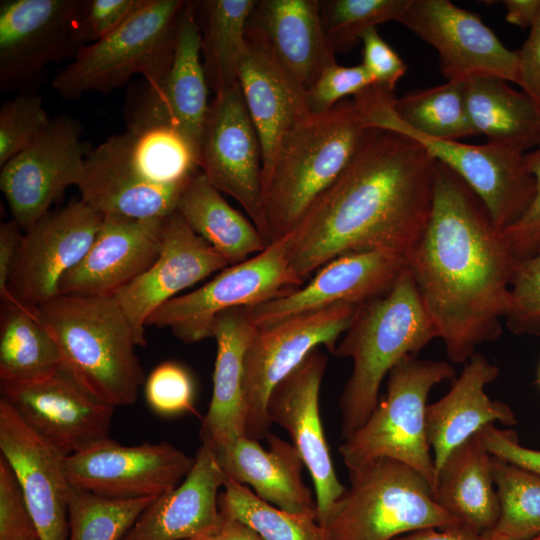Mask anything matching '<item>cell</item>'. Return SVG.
Masks as SVG:
<instances>
[{
    "instance_id": "cell-2",
    "label": "cell",
    "mask_w": 540,
    "mask_h": 540,
    "mask_svg": "<svg viewBox=\"0 0 540 540\" xmlns=\"http://www.w3.org/2000/svg\"><path fill=\"white\" fill-rule=\"evenodd\" d=\"M405 259L450 361L498 339L518 260L481 200L439 162L427 226Z\"/></svg>"
},
{
    "instance_id": "cell-29",
    "label": "cell",
    "mask_w": 540,
    "mask_h": 540,
    "mask_svg": "<svg viewBox=\"0 0 540 540\" xmlns=\"http://www.w3.org/2000/svg\"><path fill=\"white\" fill-rule=\"evenodd\" d=\"M256 329L248 307L222 311L213 322V390L200 428L202 443L213 450L246 436L245 356Z\"/></svg>"
},
{
    "instance_id": "cell-49",
    "label": "cell",
    "mask_w": 540,
    "mask_h": 540,
    "mask_svg": "<svg viewBox=\"0 0 540 540\" xmlns=\"http://www.w3.org/2000/svg\"><path fill=\"white\" fill-rule=\"evenodd\" d=\"M360 41L363 45L362 65L369 72L375 85L394 90L407 71V66L397 52L380 36L376 27L366 30Z\"/></svg>"
},
{
    "instance_id": "cell-1",
    "label": "cell",
    "mask_w": 540,
    "mask_h": 540,
    "mask_svg": "<svg viewBox=\"0 0 540 540\" xmlns=\"http://www.w3.org/2000/svg\"><path fill=\"white\" fill-rule=\"evenodd\" d=\"M436 165L409 137L368 128L347 168L288 233L299 285L344 254L381 250L406 258L430 217Z\"/></svg>"
},
{
    "instance_id": "cell-20",
    "label": "cell",
    "mask_w": 540,
    "mask_h": 540,
    "mask_svg": "<svg viewBox=\"0 0 540 540\" xmlns=\"http://www.w3.org/2000/svg\"><path fill=\"white\" fill-rule=\"evenodd\" d=\"M1 394L28 427L65 455L110 438L116 407L92 396L61 368L1 382Z\"/></svg>"
},
{
    "instance_id": "cell-42",
    "label": "cell",
    "mask_w": 540,
    "mask_h": 540,
    "mask_svg": "<svg viewBox=\"0 0 540 540\" xmlns=\"http://www.w3.org/2000/svg\"><path fill=\"white\" fill-rule=\"evenodd\" d=\"M51 117L37 93L18 94L0 107V167L29 146Z\"/></svg>"
},
{
    "instance_id": "cell-21",
    "label": "cell",
    "mask_w": 540,
    "mask_h": 540,
    "mask_svg": "<svg viewBox=\"0 0 540 540\" xmlns=\"http://www.w3.org/2000/svg\"><path fill=\"white\" fill-rule=\"evenodd\" d=\"M326 366L327 356L314 349L274 388L267 405L269 422L286 430L311 475L320 524L346 490L337 477L320 416Z\"/></svg>"
},
{
    "instance_id": "cell-7",
    "label": "cell",
    "mask_w": 540,
    "mask_h": 540,
    "mask_svg": "<svg viewBox=\"0 0 540 540\" xmlns=\"http://www.w3.org/2000/svg\"><path fill=\"white\" fill-rule=\"evenodd\" d=\"M186 2L143 0L115 31L81 47L56 73L52 88L65 100H77L90 92L110 93L135 75L160 80L173 62Z\"/></svg>"
},
{
    "instance_id": "cell-35",
    "label": "cell",
    "mask_w": 540,
    "mask_h": 540,
    "mask_svg": "<svg viewBox=\"0 0 540 540\" xmlns=\"http://www.w3.org/2000/svg\"><path fill=\"white\" fill-rule=\"evenodd\" d=\"M256 0L196 1L202 63L214 95L238 85V66Z\"/></svg>"
},
{
    "instance_id": "cell-50",
    "label": "cell",
    "mask_w": 540,
    "mask_h": 540,
    "mask_svg": "<svg viewBox=\"0 0 540 540\" xmlns=\"http://www.w3.org/2000/svg\"><path fill=\"white\" fill-rule=\"evenodd\" d=\"M480 437L492 456L540 475V450L522 446L512 430H501L494 424L479 431Z\"/></svg>"
},
{
    "instance_id": "cell-43",
    "label": "cell",
    "mask_w": 540,
    "mask_h": 540,
    "mask_svg": "<svg viewBox=\"0 0 540 540\" xmlns=\"http://www.w3.org/2000/svg\"><path fill=\"white\" fill-rule=\"evenodd\" d=\"M144 395L149 408L160 416L195 412L193 377L177 362L165 361L156 366L145 380Z\"/></svg>"
},
{
    "instance_id": "cell-56",
    "label": "cell",
    "mask_w": 540,
    "mask_h": 540,
    "mask_svg": "<svg viewBox=\"0 0 540 540\" xmlns=\"http://www.w3.org/2000/svg\"><path fill=\"white\" fill-rule=\"evenodd\" d=\"M529 540H540V534L537 535V536H535V537H533V538H531V539H529Z\"/></svg>"
},
{
    "instance_id": "cell-4",
    "label": "cell",
    "mask_w": 540,
    "mask_h": 540,
    "mask_svg": "<svg viewBox=\"0 0 540 540\" xmlns=\"http://www.w3.org/2000/svg\"><path fill=\"white\" fill-rule=\"evenodd\" d=\"M368 128L357 103L345 99L328 111L310 113L282 136L262 172L267 246L288 234L339 178Z\"/></svg>"
},
{
    "instance_id": "cell-31",
    "label": "cell",
    "mask_w": 540,
    "mask_h": 540,
    "mask_svg": "<svg viewBox=\"0 0 540 540\" xmlns=\"http://www.w3.org/2000/svg\"><path fill=\"white\" fill-rule=\"evenodd\" d=\"M238 83L268 167L282 136L311 111L301 88L256 41L247 37Z\"/></svg>"
},
{
    "instance_id": "cell-13",
    "label": "cell",
    "mask_w": 540,
    "mask_h": 540,
    "mask_svg": "<svg viewBox=\"0 0 540 540\" xmlns=\"http://www.w3.org/2000/svg\"><path fill=\"white\" fill-rule=\"evenodd\" d=\"M82 0L0 2V89L35 90L51 64L74 58L82 47L77 19Z\"/></svg>"
},
{
    "instance_id": "cell-37",
    "label": "cell",
    "mask_w": 540,
    "mask_h": 540,
    "mask_svg": "<svg viewBox=\"0 0 540 540\" xmlns=\"http://www.w3.org/2000/svg\"><path fill=\"white\" fill-rule=\"evenodd\" d=\"M394 111L408 128L437 139L458 140L476 135L470 121L465 81L447 80L395 98Z\"/></svg>"
},
{
    "instance_id": "cell-23",
    "label": "cell",
    "mask_w": 540,
    "mask_h": 540,
    "mask_svg": "<svg viewBox=\"0 0 540 540\" xmlns=\"http://www.w3.org/2000/svg\"><path fill=\"white\" fill-rule=\"evenodd\" d=\"M407 267L404 257L381 250L341 255L317 270L305 285L248 307L257 328L336 304L359 305L386 294Z\"/></svg>"
},
{
    "instance_id": "cell-17",
    "label": "cell",
    "mask_w": 540,
    "mask_h": 540,
    "mask_svg": "<svg viewBox=\"0 0 540 540\" xmlns=\"http://www.w3.org/2000/svg\"><path fill=\"white\" fill-rule=\"evenodd\" d=\"M399 23L437 51L447 80L491 76L518 83V51L508 49L476 13L449 0H410Z\"/></svg>"
},
{
    "instance_id": "cell-28",
    "label": "cell",
    "mask_w": 540,
    "mask_h": 540,
    "mask_svg": "<svg viewBox=\"0 0 540 540\" xmlns=\"http://www.w3.org/2000/svg\"><path fill=\"white\" fill-rule=\"evenodd\" d=\"M499 374L497 365L475 352L464 363L461 374L452 382L449 392L427 406L426 430L437 469L449 453L485 426L498 421L514 425L517 418L506 403L491 400L485 387Z\"/></svg>"
},
{
    "instance_id": "cell-18",
    "label": "cell",
    "mask_w": 540,
    "mask_h": 540,
    "mask_svg": "<svg viewBox=\"0 0 540 540\" xmlns=\"http://www.w3.org/2000/svg\"><path fill=\"white\" fill-rule=\"evenodd\" d=\"M103 216L81 199L49 212L24 230L8 295L38 307L60 295L63 277L86 255Z\"/></svg>"
},
{
    "instance_id": "cell-3",
    "label": "cell",
    "mask_w": 540,
    "mask_h": 540,
    "mask_svg": "<svg viewBox=\"0 0 540 540\" xmlns=\"http://www.w3.org/2000/svg\"><path fill=\"white\" fill-rule=\"evenodd\" d=\"M200 171L198 151L177 129L131 124L87 153L77 187L102 216L165 218Z\"/></svg>"
},
{
    "instance_id": "cell-53",
    "label": "cell",
    "mask_w": 540,
    "mask_h": 540,
    "mask_svg": "<svg viewBox=\"0 0 540 540\" xmlns=\"http://www.w3.org/2000/svg\"><path fill=\"white\" fill-rule=\"evenodd\" d=\"M393 540H486V538L460 524L444 528L426 527L402 534Z\"/></svg>"
},
{
    "instance_id": "cell-30",
    "label": "cell",
    "mask_w": 540,
    "mask_h": 540,
    "mask_svg": "<svg viewBox=\"0 0 540 540\" xmlns=\"http://www.w3.org/2000/svg\"><path fill=\"white\" fill-rule=\"evenodd\" d=\"M268 449L241 437L213 450L227 478L250 486L261 499L293 513L316 512L311 490L303 480L304 462L292 443L271 433Z\"/></svg>"
},
{
    "instance_id": "cell-10",
    "label": "cell",
    "mask_w": 540,
    "mask_h": 540,
    "mask_svg": "<svg viewBox=\"0 0 540 540\" xmlns=\"http://www.w3.org/2000/svg\"><path fill=\"white\" fill-rule=\"evenodd\" d=\"M384 399L365 423L342 440L338 451L348 470L388 458L401 462L435 485L436 467L426 430L427 399L431 389L455 370L442 360L407 356L389 372Z\"/></svg>"
},
{
    "instance_id": "cell-22",
    "label": "cell",
    "mask_w": 540,
    "mask_h": 540,
    "mask_svg": "<svg viewBox=\"0 0 540 540\" xmlns=\"http://www.w3.org/2000/svg\"><path fill=\"white\" fill-rule=\"evenodd\" d=\"M228 266V261L197 235L176 210L164 220L156 260L113 298L127 316L140 345L144 346L147 320L159 307Z\"/></svg>"
},
{
    "instance_id": "cell-11",
    "label": "cell",
    "mask_w": 540,
    "mask_h": 540,
    "mask_svg": "<svg viewBox=\"0 0 540 540\" xmlns=\"http://www.w3.org/2000/svg\"><path fill=\"white\" fill-rule=\"evenodd\" d=\"M290 245L286 234L260 253L224 268L203 286L167 301L146 325L169 328L187 344L212 337L220 312L255 306L300 287L290 271Z\"/></svg>"
},
{
    "instance_id": "cell-25",
    "label": "cell",
    "mask_w": 540,
    "mask_h": 540,
    "mask_svg": "<svg viewBox=\"0 0 540 540\" xmlns=\"http://www.w3.org/2000/svg\"><path fill=\"white\" fill-rule=\"evenodd\" d=\"M165 218L103 216L86 255L61 280L60 295L113 297L158 257Z\"/></svg>"
},
{
    "instance_id": "cell-32",
    "label": "cell",
    "mask_w": 540,
    "mask_h": 540,
    "mask_svg": "<svg viewBox=\"0 0 540 540\" xmlns=\"http://www.w3.org/2000/svg\"><path fill=\"white\" fill-rule=\"evenodd\" d=\"M432 498L465 527L487 535L500 512L492 455L479 432L453 449L436 471Z\"/></svg>"
},
{
    "instance_id": "cell-39",
    "label": "cell",
    "mask_w": 540,
    "mask_h": 540,
    "mask_svg": "<svg viewBox=\"0 0 540 540\" xmlns=\"http://www.w3.org/2000/svg\"><path fill=\"white\" fill-rule=\"evenodd\" d=\"M499 517L486 540H529L540 534V475L492 456Z\"/></svg>"
},
{
    "instance_id": "cell-52",
    "label": "cell",
    "mask_w": 540,
    "mask_h": 540,
    "mask_svg": "<svg viewBox=\"0 0 540 540\" xmlns=\"http://www.w3.org/2000/svg\"><path fill=\"white\" fill-rule=\"evenodd\" d=\"M20 225L13 219L0 225V296L8 295V284L23 233Z\"/></svg>"
},
{
    "instance_id": "cell-14",
    "label": "cell",
    "mask_w": 540,
    "mask_h": 540,
    "mask_svg": "<svg viewBox=\"0 0 540 540\" xmlns=\"http://www.w3.org/2000/svg\"><path fill=\"white\" fill-rule=\"evenodd\" d=\"M81 134L76 118L57 115L1 167V191L23 231L47 215L68 187L78 185L87 155Z\"/></svg>"
},
{
    "instance_id": "cell-57",
    "label": "cell",
    "mask_w": 540,
    "mask_h": 540,
    "mask_svg": "<svg viewBox=\"0 0 540 540\" xmlns=\"http://www.w3.org/2000/svg\"><path fill=\"white\" fill-rule=\"evenodd\" d=\"M539 380H540V374H539Z\"/></svg>"
},
{
    "instance_id": "cell-12",
    "label": "cell",
    "mask_w": 540,
    "mask_h": 540,
    "mask_svg": "<svg viewBox=\"0 0 540 540\" xmlns=\"http://www.w3.org/2000/svg\"><path fill=\"white\" fill-rule=\"evenodd\" d=\"M355 308L340 303L256 329L245 356L246 437L268 436L267 405L274 388L319 346L333 353Z\"/></svg>"
},
{
    "instance_id": "cell-34",
    "label": "cell",
    "mask_w": 540,
    "mask_h": 540,
    "mask_svg": "<svg viewBox=\"0 0 540 540\" xmlns=\"http://www.w3.org/2000/svg\"><path fill=\"white\" fill-rule=\"evenodd\" d=\"M466 105L477 134L523 152L540 146V116L521 91L491 76L465 80Z\"/></svg>"
},
{
    "instance_id": "cell-16",
    "label": "cell",
    "mask_w": 540,
    "mask_h": 540,
    "mask_svg": "<svg viewBox=\"0 0 540 540\" xmlns=\"http://www.w3.org/2000/svg\"><path fill=\"white\" fill-rule=\"evenodd\" d=\"M194 458L161 441L121 445L111 438L67 455L69 484L116 499L159 497L175 489L187 476Z\"/></svg>"
},
{
    "instance_id": "cell-48",
    "label": "cell",
    "mask_w": 540,
    "mask_h": 540,
    "mask_svg": "<svg viewBox=\"0 0 540 540\" xmlns=\"http://www.w3.org/2000/svg\"><path fill=\"white\" fill-rule=\"evenodd\" d=\"M526 165L535 179L534 197L524 214L503 235L518 261L540 254V146L525 155Z\"/></svg>"
},
{
    "instance_id": "cell-33",
    "label": "cell",
    "mask_w": 540,
    "mask_h": 540,
    "mask_svg": "<svg viewBox=\"0 0 540 540\" xmlns=\"http://www.w3.org/2000/svg\"><path fill=\"white\" fill-rule=\"evenodd\" d=\"M176 210L230 265L267 247L253 222L231 207L201 171L184 187Z\"/></svg>"
},
{
    "instance_id": "cell-19",
    "label": "cell",
    "mask_w": 540,
    "mask_h": 540,
    "mask_svg": "<svg viewBox=\"0 0 540 540\" xmlns=\"http://www.w3.org/2000/svg\"><path fill=\"white\" fill-rule=\"evenodd\" d=\"M209 90L201 57L196 1H187L173 62L160 80H143L130 89L124 107L126 123L172 126L199 153L210 105Z\"/></svg>"
},
{
    "instance_id": "cell-36",
    "label": "cell",
    "mask_w": 540,
    "mask_h": 540,
    "mask_svg": "<svg viewBox=\"0 0 540 540\" xmlns=\"http://www.w3.org/2000/svg\"><path fill=\"white\" fill-rule=\"evenodd\" d=\"M1 302V382L29 380L60 369L57 343L34 307L24 305L10 295Z\"/></svg>"
},
{
    "instance_id": "cell-38",
    "label": "cell",
    "mask_w": 540,
    "mask_h": 540,
    "mask_svg": "<svg viewBox=\"0 0 540 540\" xmlns=\"http://www.w3.org/2000/svg\"><path fill=\"white\" fill-rule=\"evenodd\" d=\"M219 509L222 516L247 524L263 540H326L316 512L282 510L227 477L219 494Z\"/></svg>"
},
{
    "instance_id": "cell-15",
    "label": "cell",
    "mask_w": 540,
    "mask_h": 540,
    "mask_svg": "<svg viewBox=\"0 0 540 540\" xmlns=\"http://www.w3.org/2000/svg\"><path fill=\"white\" fill-rule=\"evenodd\" d=\"M199 166L217 190L244 208L263 236V152L239 84L214 95L210 102Z\"/></svg>"
},
{
    "instance_id": "cell-5",
    "label": "cell",
    "mask_w": 540,
    "mask_h": 540,
    "mask_svg": "<svg viewBox=\"0 0 540 540\" xmlns=\"http://www.w3.org/2000/svg\"><path fill=\"white\" fill-rule=\"evenodd\" d=\"M437 337L407 267L386 294L356 306L333 352L353 362L339 399L342 440L377 407L381 383L392 368Z\"/></svg>"
},
{
    "instance_id": "cell-54",
    "label": "cell",
    "mask_w": 540,
    "mask_h": 540,
    "mask_svg": "<svg viewBox=\"0 0 540 540\" xmlns=\"http://www.w3.org/2000/svg\"><path fill=\"white\" fill-rule=\"evenodd\" d=\"M506 21L521 28H531L540 13V0H504Z\"/></svg>"
},
{
    "instance_id": "cell-41",
    "label": "cell",
    "mask_w": 540,
    "mask_h": 540,
    "mask_svg": "<svg viewBox=\"0 0 540 540\" xmlns=\"http://www.w3.org/2000/svg\"><path fill=\"white\" fill-rule=\"evenodd\" d=\"M410 0L320 1L322 24L335 51L347 52L376 25L399 22Z\"/></svg>"
},
{
    "instance_id": "cell-6",
    "label": "cell",
    "mask_w": 540,
    "mask_h": 540,
    "mask_svg": "<svg viewBox=\"0 0 540 540\" xmlns=\"http://www.w3.org/2000/svg\"><path fill=\"white\" fill-rule=\"evenodd\" d=\"M34 309L57 343L64 372L102 402H136L145 382L135 352L141 345L113 297L59 295Z\"/></svg>"
},
{
    "instance_id": "cell-51",
    "label": "cell",
    "mask_w": 540,
    "mask_h": 540,
    "mask_svg": "<svg viewBox=\"0 0 540 540\" xmlns=\"http://www.w3.org/2000/svg\"><path fill=\"white\" fill-rule=\"evenodd\" d=\"M519 58L518 85L540 116V13L530 28Z\"/></svg>"
},
{
    "instance_id": "cell-55",
    "label": "cell",
    "mask_w": 540,
    "mask_h": 540,
    "mask_svg": "<svg viewBox=\"0 0 540 540\" xmlns=\"http://www.w3.org/2000/svg\"><path fill=\"white\" fill-rule=\"evenodd\" d=\"M193 540H263L247 524L230 518L224 517L219 529L209 535L202 536Z\"/></svg>"
},
{
    "instance_id": "cell-9",
    "label": "cell",
    "mask_w": 540,
    "mask_h": 540,
    "mask_svg": "<svg viewBox=\"0 0 540 540\" xmlns=\"http://www.w3.org/2000/svg\"><path fill=\"white\" fill-rule=\"evenodd\" d=\"M353 98L369 128L409 137L454 172L481 200L498 229L514 224L529 207L536 182L527 168L526 152L491 142L473 145L420 134L397 117L393 92L377 85Z\"/></svg>"
},
{
    "instance_id": "cell-8",
    "label": "cell",
    "mask_w": 540,
    "mask_h": 540,
    "mask_svg": "<svg viewBox=\"0 0 540 540\" xmlns=\"http://www.w3.org/2000/svg\"><path fill=\"white\" fill-rule=\"evenodd\" d=\"M350 485L320 524L326 540H393L426 527L461 522L432 498L430 484L388 458L349 471Z\"/></svg>"
},
{
    "instance_id": "cell-44",
    "label": "cell",
    "mask_w": 540,
    "mask_h": 540,
    "mask_svg": "<svg viewBox=\"0 0 540 540\" xmlns=\"http://www.w3.org/2000/svg\"><path fill=\"white\" fill-rule=\"evenodd\" d=\"M505 319L517 335L540 336V254L518 261Z\"/></svg>"
},
{
    "instance_id": "cell-40",
    "label": "cell",
    "mask_w": 540,
    "mask_h": 540,
    "mask_svg": "<svg viewBox=\"0 0 540 540\" xmlns=\"http://www.w3.org/2000/svg\"><path fill=\"white\" fill-rule=\"evenodd\" d=\"M155 498H108L70 485L67 540H122Z\"/></svg>"
},
{
    "instance_id": "cell-46",
    "label": "cell",
    "mask_w": 540,
    "mask_h": 540,
    "mask_svg": "<svg viewBox=\"0 0 540 540\" xmlns=\"http://www.w3.org/2000/svg\"><path fill=\"white\" fill-rule=\"evenodd\" d=\"M0 540H40L20 485L0 456Z\"/></svg>"
},
{
    "instance_id": "cell-26",
    "label": "cell",
    "mask_w": 540,
    "mask_h": 540,
    "mask_svg": "<svg viewBox=\"0 0 540 540\" xmlns=\"http://www.w3.org/2000/svg\"><path fill=\"white\" fill-rule=\"evenodd\" d=\"M246 35L306 92L327 67L337 63L319 0L257 1Z\"/></svg>"
},
{
    "instance_id": "cell-47",
    "label": "cell",
    "mask_w": 540,
    "mask_h": 540,
    "mask_svg": "<svg viewBox=\"0 0 540 540\" xmlns=\"http://www.w3.org/2000/svg\"><path fill=\"white\" fill-rule=\"evenodd\" d=\"M143 0H82L77 19L81 46L97 42L121 26Z\"/></svg>"
},
{
    "instance_id": "cell-27",
    "label": "cell",
    "mask_w": 540,
    "mask_h": 540,
    "mask_svg": "<svg viewBox=\"0 0 540 540\" xmlns=\"http://www.w3.org/2000/svg\"><path fill=\"white\" fill-rule=\"evenodd\" d=\"M225 480L215 452L202 443L183 481L155 498L122 540H193L216 532L223 521L219 490Z\"/></svg>"
},
{
    "instance_id": "cell-24",
    "label": "cell",
    "mask_w": 540,
    "mask_h": 540,
    "mask_svg": "<svg viewBox=\"0 0 540 540\" xmlns=\"http://www.w3.org/2000/svg\"><path fill=\"white\" fill-rule=\"evenodd\" d=\"M0 451L20 485L40 540H67V455L28 427L2 397Z\"/></svg>"
},
{
    "instance_id": "cell-45",
    "label": "cell",
    "mask_w": 540,
    "mask_h": 540,
    "mask_svg": "<svg viewBox=\"0 0 540 540\" xmlns=\"http://www.w3.org/2000/svg\"><path fill=\"white\" fill-rule=\"evenodd\" d=\"M374 80L362 65L327 67L307 91L311 113L330 110L347 96L355 97L374 85Z\"/></svg>"
}]
</instances>
